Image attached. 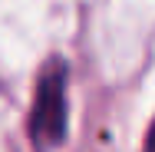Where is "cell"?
Masks as SVG:
<instances>
[{"mask_svg":"<svg viewBox=\"0 0 155 152\" xmlns=\"http://www.w3.org/2000/svg\"><path fill=\"white\" fill-rule=\"evenodd\" d=\"M142 152H155V122H152V129H149V139H145V149Z\"/></svg>","mask_w":155,"mask_h":152,"instance_id":"2","label":"cell"},{"mask_svg":"<svg viewBox=\"0 0 155 152\" xmlns=\"http://www.w3.org/2000/svg\"><path fill=\"white\" fill-rule=\"evenodd\" d=\"M30 132L40 146H56L66 132V66L60 60H53L40 76Z\"/></svg>","mask_w":155,"mask_h":152,"instance_id":"1","label":"cell"}]
</instances>
